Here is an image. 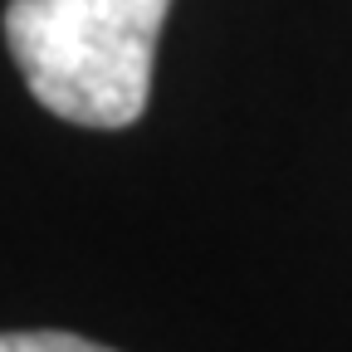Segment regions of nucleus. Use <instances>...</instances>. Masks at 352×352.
I'll return each instance as SVG.
<instances>
[{
  "instance_id": "2",
  "label": "nucleus",
  "mask_w": 352,
  "mask_h": 352,
  "mask_svg": "<svg viewBox=\"0 0 352 352\" xmlns=\"http://www.w3.org/2000/svg\"><path fill=\"white\" fill-rule=\"evenodd\" d=\"M0 352H113V347L78 333H59V328H34V333H6Z\"/></svg>"
},
{
  "instance_id": "1",
  "label": "nucleus",
  "mask_w": 352,
  "mask_h": 352,
  "mask_svg": "<svg viewBox=\"0 0 352 352\" xmlns=\"http://www.w3.org/2000/svg\"><path fill=\"white\" fill-rule=\"evenodd\" d=\"M166 10L171 0H10L6 44L54 118L132 127L147 113Z\"/></svg>"
}]
</instances>
